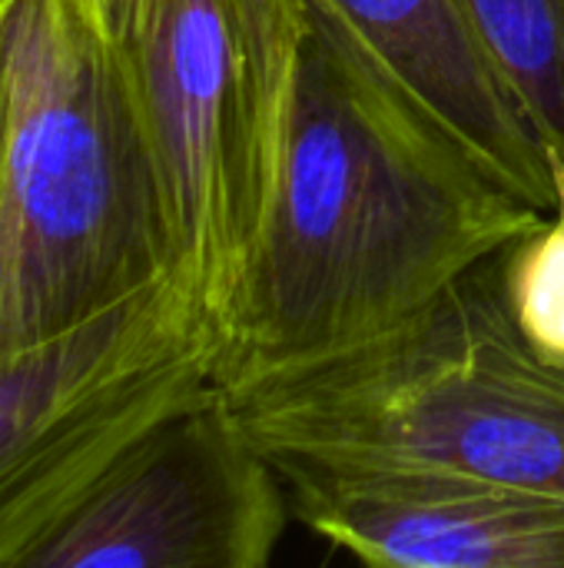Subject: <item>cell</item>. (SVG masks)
Masks as SVG:
<instances>
[{
    "mask_svg": "<svg viewBox=\"0 0 564 568\" xmlns=\"http://www.w3.org/2000/svg\"><path fill=\"white\" fill-rule=\"evenodd\" d=\"M509 186L555 206L548 143L459 0H299Z\"/></svg>",
    "mask_w": 564,
    "mask_h": 568,
    "instance_id": "8",
    "label": "cell"
},
{
    "mask_svg": "<svg viewBox=\"0 0 564 568\" xmlns=\"http://www.w3.org/2000/svg\"><path fill=\"white\" fill-rule=\"evenodd\" d=\"M545 213L302 10L283 170L213 383L243 393L399 329Z\"/></svg>",
    "mask_w": 564,
    "mask_h": 568,
    "instance_id": "1",
    "label": "cell"
},
{
    "mask_svg": "<svg viewBox=\"0 0 564 568\" xmlns=\"http://www.w3.org/2000/svg\"><path fill=\"white\" fill-rule=\"evenodd\" d=\"M176 283L153 156L86 0L0 13V366Z\"/></svg>",
    "mask_w": 564,
    "mask_h": 568,
    "instance_id": "2",
    "label": "cell"
},
{
    "mask_svg": "<svg viewBox=\"0 0 564 568\" xmlns=\"http://www.w3.org/2000/svg\"><path fill=\"white\" fill-rule=\"evenodd\" d=\"M216 346L176 283L0 366V568H30L113 463L213 386Z\"/></svg>",
    "mask_w": 564,
    "mask_h": 568,
    "instance_id": "5",
    "label": "cell"
},
{
    "mask_svg": "<svg viewBox=\"0 0 564 568\" xmlns=\"http://www.w3.org/2000/svg\"><path fill=\"white\" fill-rule=\"evenodd\" d=\"M555 206L502 253V286L519 333L552 366L564 369V156L548 146Z\"/></svg>",
    "mask_w": 564,
    "mask_h": 568,
    "instance_id": "10",
    "label": "cell"
},
{
    "mask_svg": "<svg viewBox=\"0 0 564 568\" xmlns=\"http://www.w3.org/2000/svg\"><path fill=\"white\" fill-rule=\"evenodd\" d=\"M485 47L564 156V0H459Z\"/></svg>",
    "mask_w": 564,
    "mask_h": 568,
    "instance_id": "9",
    "label": "cell"
},
{
    "mask_svg": "<svg viewBox=\"0 0 564 568\" xmlns=\"http://www.w3.org/2000/svg\"><path fill=\"white\" fill-rule=\"evenodd\" d=\"M86 3L156 166L176 286L219 356L283 170L302 7L299 0Z\"/></svg>",
    "mask_w": 564,
    "mask_h": 568,
    "instance_id": "4",
    "label": "cell"
},
{
    "mask_svg": "<svg viewBox=\"0 0 564 568\" xmlns=\"http://www.w3.org/2000/svg\"><path fill=\"white\" fill-rule=\"evenodd\" d=\"M289 493L213 383L146 429L30 568H266Z\"/></svg>",
    "mask_w": 564,
    "mask_h": 568,
    "instance_id": "6",
    "label": "cell"
},
{
    "mask_svg": "<svg viewBox=\"0 0 564 568\" xmlns=\"http://www.w3.org/2000/svg\"><path fill=\"white\" fill-rule=\"evenodd\" d=\"M0 13H3V7H0Z\"/></svg>",
    "mask_w": 564,
    "mask_h": 568,
    "instance_id": "12",
    "label": "cell"
},
{
    "mask_svg": "<svg viewBox=\"0 0 564 568\" xmlns=\"http://www.w3.org/2000/svg\"><path fill=\"white\" fill-rule=\"evenodd\" d=\"M273 466L293 516L366 566L564 568V496L435 473Z\"/></svg>",
    "mask_w": 564,
    "mask_h": 568,
    "instance_id": "7",
    "label": "cell"
},
{
    "mask_svg": "<svg viewBox=\"0 0 564 568\" xmlns=\"http://www.w3.org/2000/svg\"><path fill=\"white\" fill-rule=\"evenodd\" d=\"M223 396L273 463L465 476L564 496V369L519 333L502 253L399 329Z\"/></svg>",
    "mask_w": 564,
    "mask_h": 568,
    "instance_id": "3",
    "label": "cell"
},
{
    "mask_svg": "<svg viewBox=\"0 0 564 568\" xmlns=\"http://www.w3.org/2000/svg\"><path fill=\"white\" fill-rule=\"evenodd\" d=\"M3 3H7V0H0V7H3Z\"/></svg>",
    "mask_w": 564,
    "mask_h": 568,
    "instance_id": "11",
    "label": "cell"
}]
</instances>
